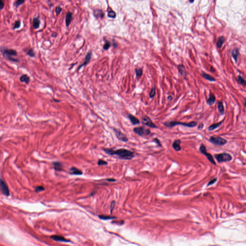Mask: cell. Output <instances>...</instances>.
Returning a JSON list of instances; mask_svg holds the SVG:
<instances>
[{
	"label": "cell",
	"mask_w": 246,
	"mask_h": 246,
	"mask_svg": "<svg viewBox=\"0 0 246 246\" xmlns=\"http://www.w3.org/2000/svg\"><path fill=\"white\" fill-rule=\"evenodd\" d=\"M103 150L107 154L116 155L119 159L130 160L134 157V153L125 148H119L114 150L113 148H103Z\"/></svg>",
	"instance_id": "6da1fadb"
},
{
	"label": "cell",
	"mask_w": 246,
	"mask_h": 246,
	"mask_svg": "<svg viewBox=\"0 0 246 246\" xmlns=\"http://www.w3.org/2000/svg\"><path fill=\"white\" fill-rule=\"evenodd\" d=\"M163 125L168 128H172L176 125H182L189 128L195 127L197 125V121H193L188 123L181 122L175 121H168L163 123Z\"/></svg>",
	"instance_id": "7a4b0ae2"
},
{
	"label": "cell",
	"mask_w": 246,
	"mask_h": 246,
	"mask_svg": "<svg viewBox=\"0 0 246 246\" xmlns=\"http://www.w3.org/2000/svg\"><path fill=\"white\" fill-rule=\"evenodd\" d=\"M1 52L2 53L3 56L8 60L14 62H18V59L13 57V56H16L17 54V51L15 50L4 48L2 50H1Z\"/></svg>",
	"instance_id": "3957f363"
},
{
	"label": "cell",
	"mask_w": 246,
	"mask_h": 246,
	"mask_svg": "<svg viewBox=\"0 0 246 246\" xmlns=\"http://www.w3.org/2000/svg\"><path fill=\"white\" fill-rule=\"evenodd\" d=\"M214 157L217 161L219 162L229 161L232 160V156L227 153L223 152L214 155Z\"/></svg>",
	"instance_id": "277c9868"
},
{
	"label": "cell",
	"mask_w": 246,
	"mask_h": 246,
	"mask_svg": "<svg viewBox=\"0 0 246 246\" xmlns=\"http://www.w3.org/2000/svg\"><path fill=\"white\" fill-rule=\"evenodd\" d=\"M209 142L215 145L221 146L225 145L227 141L226 139L220 136H210L209 138Z\"/></svg>",
	"instance_id": "5b68a950"
},
{
	"label": "cell",
	"mask_w": 246,
	"mask_h": 246,
	"mask_svg": "<svg viewBox=\"0 0 246 246\" xmlns=\"http://www.w3.org/2000/svg\"><path fill=\"white\" fill-rule=\"evenodd\" d=\"M133 131L137 135L140 136L144 135H149L151 134L150 129L145 128L144 126H138L133 128Z\"/></svg>",
	"instance_id": "8992f818"
},
{
	"label": "cell",
	"mask_w": 246,
	"mask_h": 246,
	"mask_svg": "<svg viewBox=\"0 0 246 246\" xmlns=\"http://www.w3.org/2000/svg\"><path fill=\"white\" fill-rule=\"evenodd\" d=\"M199 151L203 154H204L208 159V160H209V161L213 164V165H216V163L215 162V161L214 159L213 156H212L211 154H210L209 153H208L207 152V149L205 146L203 144H201L199 147Z\"/></svg>",
	"instance_id": "52a82bcc"
},
{
	"label": "cell",
	"mask_w": 246,
	"mask_h": 246,
	"mask_svg": "<svg viewBox=\"0 0 246 246\" xmlns=\"http://www.w3.org/2000/svg\"><path fill=\"white\" fill-rule=\"evenodd\" d=\"M142 123L151 128H158V126L153 123L151 118L148 115H144L141 119Z\"/></svg>",
	"instance_id": "ba28073f"
},
{
	"label": "cell",
	"mask_w": 246,
	"mask_h": 246,
	"mask_svg": "<svg viewBox=\"0 0 246 246\" xmlns=\"http://www.w3.org/2000/svg\"><path fill=\"white\" fill-rule=\"evenodd\" d=\"M113 131H114L115 135H116L117 138L123 142H127L128 141V138L127 136L125 135L122 132H121L120 130L116 129L115 128H112Z\"/></svg>",
	"instance_id": "9c48e42d"
},
{
	"label": "cell",
	"mask_w": 246,
	"mask_h": 246,
	"mask_svg": "<svg viewBox=\"0 0 246 246\" xmlns=\"http://www.w3.org/2000/svg\"><path fill=\"white\" fill-rule=\"evenodd\" d=\"M177 69L179 73L180 74L182 77L184 79H186L188 75V72H187L184 65L182 64H178L177 65Z\"/></svg>",
	"instance_id": "30bf717a"
},
{
	"label": "cell",
	"mask_w": 246,
	"mask_h": 246,
	"mask_svg": "<svg viewBox=\"0 0 246 246\" xmlns=\"http://www.w3.org/2000/svg\"><path fill=\"white\" fill-rule=\"evenodd\" d=\"M0 189L2 193L6 196L9 195V190L6 183L1 179H0Z\"/></svg>",
	"instance_id": "8fae6325"
},
{
	"label": "cell",
	"mask_w": 246,
	"mask_h": 246,
	"mask_svg": "<svg viewBox=\"0 0 246 246\" xmlns=\"http://www.w3.org/2000/svg\"><path fill=\"white\" fill-rule=\"evenodd\" d=\"M91 57H92V51H88L87 53V54H86V55L85 56V58L84 62L78 66V70L80 69L82 67H83V66H85V65H86V64L90 61V60L91 59Z\"/></svg>",
	"instance_id": "7c38bea8"
},
{
	"label": "cell",
	"mask_w": 246,
	"mask_h": 246,
	"mask_svg": "<svg viewBox=\"0 0 246 246\" xmlns=\"http://www.w3.org/2000/svg\"><path fill=\"white\" fill-rule=\"evenodd\" d=\"M216 99L214 94L211 91H210L208 98L207 99L206 101L207 104L209 106L213 105L215 103Z\"/></svg>",
	"instance_id": "4fadbf2b"
},
{
	"label": "cell",
	"mask_w": 246,
	"mask_h": 246,
	"mask_svg": "<svg viewBox=\"0 0 246 246\" xmlns=\"http://www.w3.org/2000/svg\"><path fill=\"white\" fill-rule=\"evenodd\" d=\"M127 117L128 118L131 123L133 125L139 124L140 123V120L137 117H136L134 115L131 114V113L127 114Z\"/></svg>",
	"instance_id": "5bb4252c"
},
{
	"label": "cell",
	"mask_w": 246,
	"mask_h": 246,
	"mask_svg": "<svg viewBox=\"0 0 246 246\" xmlns=\"http://www.w3.org/2000/svg\"><path fill=\"white\" fill-rule=\"evenodd\" d=\"M50 238L56 241L63 242H70V240L66 239L64 237H63L62 236H60V235H54L51 236Z\"/></svg>",
	"instance_id": "9a60e30c"
},
{
	"label": "cell",
	"mask_w": 246,
	"mask_h": 246,
	"mask_svg": "<svg viewBox=\"0 0 246 246\" xmlns=\"http://www.w3.org/2000/svg\"><path fill=\"white\" fill-rule=\"evenodd\" d=\"M240 55V50L239 48H236L233 49L231 51V55L235 63H237L238 57Z\"/></svg>",
	"instance_id": "2e32d148"
},
{
	"label": "cell",
	"mask_w": 246,
	"mask_h": 246,
	"mask_svg": "<svg viewBox=\"0 0 246 246\" xmlns=\"http://www.w3.org/2000/svg\"><path fill=\"white\" fill-rule=\"evenodd\" d=\"M224 120H225V119H223L220 122L210 124L208 128V130L209 131H213V130L216 129L217 128H218L219 126H220L221 125V124L223 123Z\"/></svg>",
	"instance_id": "e0dca14e"
},
{
	"label": "cell",
	"mask_w": 246,
	"mask_h": 246,
	"mask_svg": "<svg viewBox=\"0 0 246 246\" xmlns=\"http://www.w3.org/2000/svg\"><path fill=\"white\" fill-rule=\"evenodd\" d=\"M181 143V140L180 139L175 140L172 143V148L176 151H180L182 149V148L180 146Z\"/></svg>",
	"instance_id": "ac0fdd59"
},
{
	"label": "cell",
	"mask_w": 246,
	"mask_h": 246,
	"mask_svg": "<svg viewBox=\"0 0 246 246\" xmlns=\"http://www.w3.org/2000/svg\"><path fill=\"white\" fill-rule=\"evenodd\" d=\"M201 76L203 78H204L205 79L209 81V82H215L216 81V79L215 78H214L213 76H212V75H210L209 74H207L205 72H204V71H202L201 74Z\"/></svg>",
	"instance_id": "d6986e66"
},
{
	"label": "cell",
	"mask_w": 246,
	"mask_h": 246,
	"mask_svg": "<svg viewBox=\"0 0 246 246\" xmlns=\"http://www.w3.org/2000/svg\"><path fill=\"white\" fill-rule=\"evenodd\" d=\"M69 173L72 175H82L83 174V172L81 170L78 169V168L75 167H72L69 170Z\"/></svg>",
	"instance_id": "ffe728a7"
},
{
	"label": "cell",
	"mask_w": 246,
	"mask_h": 246,
	"mask_svg": "<svg viewBox=\"0 0 246 246\" xmlns=\"http://www.w3.org/2000/svg\"><path fill=\"white\" fill-rule=\"evenodd\" d=\"M217 108H218V110L219 114L221 115H223L224 114L225 110H224V107L223 102L221 100H220L218 102Z\"/></svg>",
	"instance_id": "44dd1931"
},
{
	"label": "cell",
	"mask_w": 246,
	"mask_h": 246,
	"mask_svg": "<svg viewBox=\"0 0 246 246\" xmlns=\"http://www.w3.org/2000/svg\"><path fill=\"white\" fill-rule=\"evenodd\" d=\"M236 80L237 81V82L243 86H245L246 85V80L244 79V78L241 76V75H238L237 77L236 78Z\"/></svg>",
	"instance_id": "7402d4cb"
},
{
	"label": "cell",
	"mask_w": 246,
	"mask_h": 246,
	"mask_svg": "<svg viewBox=\"0 0 246 246\" xmlns=\"http://www.w3.org/2000/svg\"><path fill=\"white\" fill-rule=\"evenodd\" d=\"M19 79L21 82L25 83L26 84H28L30 81V77L26 74H24L20 76Z\"/></svg>",
	"instance_id": "603a6c76"
},
{
	"label": "cell",
	"mask_w": 246,
	"mask_h": 246,
	"mask_svg": "<svg viewBox=\"0 0 246 246\" xmlns=\"http://www.w3.org/2000/svg\"><path fill=\"white\" fill-rule=\"evenodd\" d=\"M54 168L56 171H61L62 170V164L60 162L55 161L53 162Z\"/></svg>",
	"instance_id": "cb8c5ba5"
},
{
	"label": "cell",
	"mask_w": 246,
	"mask_h": 246,
	"mask_svg": "<svg viewBox=\"0 0 246 246\" xmlns=\"http://www.w3.org/2000/svg\"><path fill=\"white\" fill-rule=\"evenodd\" d=\"M224 41H225V38H224V37L221 36V37H219L218 38V40L217 42V44H216L217 47L218 49H221L222 47Z\"/></svg>",
	"instance_id": "d4e9b609"
},
{
	"label": "cell",
	"mask_w": 246,
	"mask_h": 246,
	"mask_svg": "<svg viewBox=\"0 0 246 246\" xmlns=\"http://www.w3.org/2000/svg\"><path fill=\"white\" fill-rule=\"evenodd\" d=\"M72 13L71 12H68L66 16V19H65V23H66V26H68L69 25H70L71 21L72 20Z\"/></svg>",
	"instance_id": "484cf974"
},
{
	"label": "cell",
	"mask_w": 246,
	"mask_h": 246,
	"mask_svg": "<svg viewBox=\"0 0 246 246\" xmlns=\"http://www.w3.org/2000/svg\"><path fill=\"white\" fill-rule=\"evenodd\" d=\"M98 217L103 220H111V219H117V217L115 216H109V215H100L98 216Z\"/></svg>",
	"instance_id": "4316f807"
},
{
	"label": "cell",
	"mask_w": 246,
	"mask_h": 246,
	"mask_svg": "<svg viewBox=\"0 0 246 246\" xmlns=\"http://www.w3.org/2000/svg\"><path fill=\"white\" fill-rule=\"evenodd\" d=\"M94 16L97 18L99 17L102 18L104 16V13H103L102 11L100 10H98V9L94 11Z\"/></svg>",
	"instance_id": "83f0119b"
},
{
	"label": "cell",
	"mask_w": 246,
	"mask_h": 246,
	"mask_svg": "<svg viewBox=\"0 0 246 246\" xmlns=\"http://www.w3.org/2000/svg\"><path fill=\"white\" fill-rule=\"evenodd\" d=\"M33 26L35 29H37L39 27L40 25V20L38 17L34 18L33 21Z\"/></svg>",
	"instance_id": "f1b7e54d"
},
{
	"label": "cell",
	"mask_w": 246,
	"mask_h": 246,
	"mask_svg": "<svg viewBox=\"0 0 246 246\" xmlns=\"http://www.w3.org/2000/svg\"><path fill=\"white\" fill-rule=\"evenodd\" d=\"M156 88L155 86H153L151 88V89L150 91V92L149 93V97L150 98H153L155 97V94H156Z\"/></svg>",
	"instance_id": "f546056e"
},
{
	"label": "cell",
	"mask_w": 246,
	"mask_h": 246,
	"mask_svg": "<svg viewBox=\"0 0 246 246\" xmlns=\"http://www.w3.org/2000/svg\"><path fill=\"white\" fill-rule=\"evenodd\" d=\"M136 76L137 77H141L143 74V69L142 68H136L135 69Z\"/></svg>",
	"instance_id": "4dcf8cb0"
},
{
	"label": "cell",
	"mask_w": 246,
	"mask_h": 246,
	"mask_svg": "<svg viewBox=\"0 0 246 246\" xmlns=\"http://www.w3.org/2000/svg\"><path fill=\"white\" fill-rule=\"evenodd\" d=\"M26 54L30 57H33L35 56V52L34 51V50H33V49H28L27 51H26Z\"/></svg>",
	"instance_id": "1f68e13d"
},
{
	"label": "cell",
	"mask_w": 246,
	"mask_h": 246,
	"mask_svg": "<svg viewBox=\"0 0 246 246\" xmlns=\"http://www.w3.org/2000/svg\"><path fill=\"white\" fill-rule=\"evenodd\" d=\"M110 46H111V43L108 41H106L105 43L103 45V48L104 50H108L110 48Z\"/></svg>",
	"instance_id": "d6a6232c"
},
{
	"label": "cell",
	"mask_w": 246,
	"mask_h": 246,
	"mask_svg": "<svg viewBox=\"0 0 246 246\" xmlns=\"http://www.w3.org/2000/svg\"><path fill=\"white\" fill-rule=\"evenodd\" d=\"M153 142H155V143L157 145V146H158L160 147H161V146H162V145H161V143H160V140H159L158 138H156H156H153Z\"/></svg>",
	"instance_id": "836d02e7"
},
{
	"label": "cell",
	"mask_w": 246,
	"mask_h": 246,
	"mask_svg": "<svg viewBox=\"0 0 246 246\" xmlns=\"http://www.w3.org/2000/svg\"><path fill=\"white\" fill-rule=\"evenodd\" d=\"M108 17L111 18H114L116 17V13L114 11H111L110 12H108Z\"/></svg>",
	"instance_id": "e575fe53"
},
{
	"label": "cell",
	"mask_w": 246,
	"mask_h": 246,
	"mask_svg": "<svg viewBox=\"0 0 246 246\" xmlns=\"http://www.w3.org/2000/svg\"><path fill=\"white\" fill-rule=\"evenodd\" d=\"M108 164L107 162L106 161H105L104 160L102 159H99L98 160V165H107Z\"/></svg>",
	"instance_id": "d590c367"
},
{
	"label": "cell",
	"mask_w": 246,
	"mask_h": 246,
	"mask_svg": "<svg viewBox=\"0 0 246 246\" xmlns=\"http://www.w3.org/2000/svg\"><path fill=\"white\" fill-rule=\"evenodd\" d=\"M24 2H25V0H17L15 3V5L16 7H18V6L22 5V4H23Z\"/></svg>",
	"instance_id": "8d00e7d4"
},
{
	"label": "cell",
	"mask_w": 246,
	"mask_h": 246,
	"mask_svg": "<svg viewBox=\"0 0 246 246\" xmlns=\"http://www.w3.org/2000/svg\"><path fill=\"white\" fill-rule=\"evenodd\" d=\"M44 190H45V188L42 186H37V187H36V188H35V191L36 192H39L40 191H44Z\"/></svg>",
	"instance_id": "74e56055"
},
{
	"label": "cell",
	"mask_w": 246,
	"mask_h": 246,
	"mask_svg": "<svg viewBox=\"0 0 246 246\" xmlns=\"http://www.w3.org/2000/svg\"><path fill=\"white\" fill-rule=\"evenodd\" d=\"M20 25H21L20 21L19 20H17V21H16L15 22V24H14V26H13V28H14V29H17V28H19V27H20Z\"/></svg>",
	"instance_id": "f35d334b"
},
{
	"label": "cell",
	"mask_w": 246,
	"mask_h": 246,
	"mask_svg": "<svg viewBox=\"0 0 246 246\" xmlns=\"http://www.w3.org/2000/svg\"><path fill=\"white\" fill-rule=\"evenodd\" d=\"M217 178H214L211 180H210L209 181V182L208 183V184H207V186H210L211 185H212L213 184H214L217 181Z\"/></svg>",
	"instance_id": "ab89813d"
},
{
	"label": "cell",
	"mask_w": 246,
	"mask_h": 246,
	"mask_svg": "<svg viewBox=\"0 0 246 246\" xmlns=\"http://www.w3.org/2000/svg\"><path fill=\"white\" fill-rule=\"evenodd\" d=\"M115 201L114 200H113L112 201L111 203V206H110V211H111V214H112V210L113 209H114V205H115Z\"/></svg>",
	"instance_id": "60d3db41"
},
{
	"label": "cell",
	"mask_w": 246,
	"mask_h": 246,
	"mask_svg": "<svg viewBox=\"0 0 246 246\" xmlns=\"http://www.w3.org/2000/svg\"><path fill=\"white\" fill-rule=\"evenodd\" d=\"M62 9L59 6H57L56 8V9H55V12H56V13L57 14H59L62 11Z\"/></svg>",
	"instance_id": "b9f144b4"
},
{
	"label": "cell",
	"mask_w": 246,
	"mask_h": 246,
	"mask_svg": "<svg viewBox=\"0 0 246 246\" xmlns=\"http://www.w3.org/2000/svg\"><path fill=\"white\" fill-rule=\"evenodd\" d=\"M4 6V0H0V9H2Z\"/></svg>",
	"instance_id": "7bdbcfd3"
},
{
	"label": "cell",
	"mask_w": 246,
	"mask_h": 246,
	"mask_svg": "<svg viewBox=\"0 0 246 246\" xmlns=\"http://www.w3.org/2000/svg\"><path fill=\"white\" fill-rule=\"evenodd\" d=\"M112 222H113V223H116L117 224H119V225H123V224L124 223V221H112Z\"/></svg>",
	"instance_id": "ee69618b"
},
{
	"label": "cell",
	"mask_w": 246,
	"mask_h": 246,
	"mask_svg": "<svg viewBox=\"0 0 246 246\" xmlns=\"http://www.w3.org/2000/svg\"><path fill=\"white\" fill-rule=\"evenodd\" d=\"M204 123H200V124L198 125V127H197V129H203V128H204Z\"/></svg>",
	"instance_id": "f6af8a7d"
},
{
	"label": "cell",
	"mask_w": 246,
	"mask_h": 246,
	"mask_svg": "<svg viewBox=\"0 0 246 246\" xmlns=\"http://www.w3.org/2000/svg\"><path fill=\"white\" fill-rule=\"evenodd\" d=\"M106 180L108 182H113L116 181V180L113 178H108V179H106Z\"/></svg>",
	"instance_id": "bcb514c9"
},
{
	"label": "cell",
	"mask_w": 246,
	"mask_h": 246,
	"mask_svg": "<svg viewBox=\"0 0 246 246\" xmlns=\"http://www.w3.org/2000/svg\"><path fill=\"white\" fill-rule=\"evenodd\" d=\"M167 99L169 101H172V99H173V97H172V96L171 95H169V96H168Z\"/></svg>",
	"instance_id": "7dc6e473"
},
{
	"label": "cell",
	"mask_w": 246,
	"mask_h": 246,
	"mask_svg": "<svg viewBox=\"0 0 246 246\" xmlns=\"http://www.w3.org/2000/svg\"><path fill=\"white\" fill-rule=\"evenodd\" d=\"M210 71L212 73H214L215 72V69L212 66H211L210 67Z\"/></svg>",
	"instance_id": "c3c4849f"
},
{
	"label": "cell",
	"mask_w": 246,
	"mask_h": 246,
	"mask_svg": "<svg viewBox=\"0 0 246 246\" xmlns=\"http://www.w3.org/2000/svg\"><path fill=\"white\" fill-rule=\"evenodd\" d=\"M243 105L244 106L245 108H246V99H244V102H243Z\"/></svg>",
	"instance_id": "681fc988"
},
{
	"label": "cell",
	"mask_w": 246,
	"mask_h": 246,
	"mask_svg": "<svg viewBox=\"0 0 246 246\" xmlns=\"http://www.w3.org/2000/svg\"><path fill=\"white\" fill-rule=\"evenodd\" d=\"M54 101H55V102H59L60 101V100H57V99H53Z\"/></svg>",
	"instance_id": "f907efd6"
},
{
	"label": "cell",
	"mask_w": 246,
	"mask_h": 246,
	"mask_svg": "<svg viewBox=\"0 0 246 246\" xmlns=\"http://www.w3.org/2000/svg\"><path fill=\"white\" fill-rule=\"evenodd\" d=\"M194 0H189V1H190V3H193V2L194 1Z\"/></svg>",
	"instance_id": "816d5d0a"
},
{
	"label": "cell",
	"mask_w": 246,
	"mask_h": 246,
	"mask_svg": "<svg viewBox=\"0 0 246 246\" xmlns=\"http://www.w3.org/2000/svg\"><path fill=\"white\" fill-rule=\"evenodd\" d=\"M55 34H56L55 33H53V35H55ZM56 35H52V36H53V37H56Z\"/></svg>",
	"instance_id": "f5cc1de1"
},
{
	"label": "cell",
	"mask_w": 246,
	"mask_h": 246,
	"mask_svg": "<svg viewBox=\"0 0 246 246\" xmlns=\"http://www.w3.org/2000/svg\"></svg>",
	"instance_id": "db71d44e"
}]
</instances>
